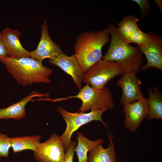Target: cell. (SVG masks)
<instances>
[{"label":"cell","mask_w":162,"mask_h":162,"mask_svg":"<svg viewBox=\"0 0 162 162\" xmlns=\"http://www.w3.org/2000/svg\"><path fill=\"white\" fill-rule=\"evenodd\" d=\"M107 28L111 37L110 43L107 52L102 56L103 59L115 62L123 74L140 72L144 59L140 49L128 43L113 24H110Z\"/></svg>","instance_id":"obj_1"},{"label":"cell","mask_w":162,"mask_h":162,"mask_svg":"<svg viewBox=\"0 0 162 162\" xmlns=\"http://www.w3.org/2000/svg\"><path fill=\"white\" fill-rule=\"evenodd\" d=\"M20 85L25 86L34 83H48L53 70L44 66L42 62L30 57L13 58L7 56L1 61Z\"/></svg>","instance_id":"obj_2"},{"label":"cell","mask_w":162,"mask_h":162,"mask_svg":"<svg viewBox=\"0 0 162 162\" xmlns=\"http://www.w3.org/2000/svg\"><path fill=\"white\" fill-rule=\"evenodd\" d=\"M110 35L107 28L100 31H85L77 36L74 44V55L83 72L102 59V48L110 41Z\"/></svg>","instance_id":"obj_3"},{"label":"cell","mask_w":162,"mask_h":162,"mask_svg":"<svg viewBox=\"0 0 162 162\" xmlns=\"http://www.w3.org/2000/svg\"><path fill=\"white\" fill-rule=\"evenodd\" d=\"M79 90L76 95L64 98H58L55 99V101H58L73 98L80 99L82 100V104L76 112H84L90 110L105 108L112 110L114 108V104L112 94L106 86L102 88L97 89L86 84Z\"/></svg>","instance_id":"obj_4"},{"label":"cell","mask_w":162,"mask_h":162,"mask_svg":"<svg viewBox=\"0 0 162 162\" xmlns=\"http://www.w3.org/2000/svg\"><path fill=\"white\" fill-rule=\"evenodd\" d=\"M56 109L67 124L64 132L60 136L65 152L70 144L72 134L82 125L93 121H98L101 122L106 128L108 127V124L104 122L102 118L103 113L108 110L107 108L92 110L88 113H71L60 106Z\"/></svg>","instance_id":"obj_5"},{"label":"cell","mask_w":162,"mask_h":162,"mask_svg":"<svg viewBox=\"0 0 162 162\" xmlns=\"http://www.w3.org/2000/svg\"><path fill=\"white\" fill-rule=\"evenodd\" d=\"M122 74L115 62L101 59L85 73L83 82L95 88H102L114 77Z\"/></svg>","instance_id":"obj_6"},{"label":"cell","mask_w":162,"mask_h":162,"mask_svg":"<svg viewBox=\"0 0 162 162\" xmlns=\"http://www.w3.org/2000/svg\"><path fill=\"white\" fill-rule=\"evenodd\" d=\"M65 152L60 136L54 134L46 141L40 142L34 156L38 162H63Z\"/></svg>","instance_id":"obj_7"},{"label":"cell","mask_w":162,"mask_h":162,"mask_svg":"<svg viewBox=\"0 0 162 162\" xmlns=\"http://www.w3.org/2000/svg\"><path fill=\"white\" fill-rule=\"evenodd\" d=\"M123 106L122 111L125 117L124 126L131 132H135L148 115L149 106L147 98L143 97L136 102Z\"/></svg>","instance_id":"obj_8"},{"label":"cell","mask_w":162,"mask_h":162,"mask_svg":"<svg viewBox=\"0 0 162 162\" xmlns=\"http://www.w3.org/2000/svg\"><path fill=\"white\" fill-rule=\"evenodd\" d=\"M41 29V35L38 46L35 50L30 52L31 58L42 62L45 58L53 59L63 52L61 46L50 38L46 20L44 21Z\"/></svg>","instance_id":"obj_9"},{"label":"cell","mask_w":162,"mask_h":162,"mask_svg":"<svg viewBox=\"0 0 162 162\" xmlns=\"http://www.w3.org/2000/svg\"><path fill=\"white\" fill-rule=\"evenodd\" d=\"M150 40L147 44L137 45L147 59V64L141 67L145 70L150 68H154L162 71V38L155 32L149 33Z\"/></svg>","instance_id":"obj_10"},{"label":"cell","mask_w":162,"mask_h":162,"mask_svg":"<svg viewBox=\"0 0 162 162\" xmlns=\"http://www.w3.org/2000/svg\"><path fill=\"white\" fill-rule=\"evenodd\" d=\"M136 74L133 72L124 73L116 82V85L122 89L120 103L123 105L144 97L140 86L141 82Z\"/></svg>","instance_id":"obj_11"},{"label":"cell","mask_w":162,"mask_h":162,"mask_svg":"<svg viewBox=\"0 0 162 162\" xmlns=\"http://www.w3.org/2000/svg\"><path fill=\"white\" fill-rule=\"evenodd\" d=\"M48 62L56 66L70 75L72 78L78 89L82 88L85 73L83 72L74 55L69 56L63 52Z\"/></svg>","instance_id":"obj_12"},{"label":"cell","mask_w":162,"mask_h":162,"mask_svg":"<svg viewBox=\"0 0 162 162\" xmlns=\"http://www.w3.org/2000/svg\"><path fill=\"white\" fill-rule=\"evenodd\" d=\"M1 32L8 56L13 58L30 57V52L21 44L19 38L21 33L18 29L5 28Z\"/></svg>","instance_id":"obj_13"},{"label":"cell","mask_w":162,"mask_h":162,"mask_svg":"<svg viewBox=\"0 0 162 162\" xmlns=\"http://www.w3.org/2000/svg\"><path fill=\"white\" fill-rule=\"evenodd\" d=\"M46 95L36 90L32 91L28 95L18 102L6 108L0 109V119L12 118L20 120L25 116V107L32 98Z\"/></svg>","instance_id":"obj_14"},{"label":"cell","mask_w":162,"mask_h":162,"mask_svg":"<svg viewBox=\"0 0 162 162\" xmlns=\"http://www.w3.org/2000/svg\"><path fill=\"white\" fill-rule=\"evenodd\" d=\"M107 136L109 142L108 147L104 148L101 144L95 146L89 151L87 162H116L113 141L114 135L112 133H109Z\"/></svg>","instance_id":"obj_15"},{"label":"cell","mask_w":162,"mask_h":162,"mask_svg":"<svg viewBox=\"0 0 162 162\" xmlns=\"http://www.w3.org/2000/svg\"><path fill=\"white\" fill-rule=\"evenodd\" d=\"M148 91L149 109L147 119H162V95L158 87L155 86L152 90L148 87Z\"/></svg>","instance_id":"obj_16"},{"label":"cell","mask_w":162,"mask_h":162,"mask_svg":"<svg viewBox=\"0 0 162 162\" xmlns=\"http://www.w3.org/2000/svg\"><path fill=\"white\" fill-rule=\"evenodd\" d=\"M41 136H16L10 138L11 147L13 152L17 153L29 149L35 152L40 143Z\"/></svg>","instance_id":"obj_17"},{"label":"cell","mask_w":162,"mask_h":162,"mask_svg":"<svg viewBox=\"0 0 162 162\" xmlns=\"http://www.w3.org/2000/svg\"><path fill=\"white\" fill-rule=\"evenodd\" d=\"M76 134L78 142L75 151L78 157V162H87L88 152L96 146L103 143L104 140L99 138L92 141L85 137L81 132H77Z\"/></svg>","instance_id":"obj_18"},{"label":"cell","mask_w":162,"mask_h":162,"mask_svg":"<svg viewBox=\"0 0 162 162\" xmlns=\"http://www.w3.org/2000/svg\"><path fill=\"white\" fill-rule=\"evenodd\" d=\"M139 19L135 15L124 17L117 24V28L120 35L125 40L127 39L140 28L137 24Z\"/></svg>","instance_id":"obj_19"},{"label":"cell","mask_w":162,"mask_h":162,"mask_svg":"<svg viewBox=\"0 0 162 162\" xmlns=\"http://www.w3.org/2000/svg\"><path fill=\"white\" fill-rule=\"evenodd\" d=\"M149 33L144 32L140 28L125 40L128 43H135L137 45L145 44L150 40Z\"/></svg>","instance_id":"obj_20"},{"label":"cell","mask_w":162,"mask_h":162,"mask_svg":"<svg viewBox=\"0 0 162 162\" xmlns=\"http://www.w3.org/2000/svg\"><path fill=\"white\" fill-rule=\"evenodd\" d=\"M11 147L10 138L0 132V157H8Z\"/></svg>","instance_id":"obj_21"},{"label":"cell","mask_w":162,"mask_h":162,"mask_svg":"<svg viewBox=\"0 0 162 162\" xmlns=\"http://www.w3.org/2000/svg\"><path fill=\"white\" fill-rule=\"evenodd\" d=\"M131 1L137 3L140 7L141 18H146L149 16L152 8L148 0H132Z\"/></svg>","instance_id":"obj_22"},{"label":"cell","mask_w":162,"mask_h":162,"mask_svg":"<svg viewBox=\"0 0 162 162\" xmlns=\"http://www.w3.org/2000/svg\"><path fill=\"white\" fill-rule=\"evenodd\" d=\"M77 143L75 140L71 141L70 144L66 151L63 162H73L74 152Z\"/></svg>","instance_id":"obj_23"},{"label":"cell","mask_w":162,"mask_h":162,"mask_svg":"<svg viewBox=\"0 0 162 162\" xmlns=\"http://www.w3.org/2000/svg\"><path fill=\"white\" fill-rule=\"evenodd\" d=\"M7 56V50L4 44L2 32H0V61Z\"/></svg>","instance_id":"obj_24"},{"label":"cell","mask_w":162,"mask_h":162,"mask_svg":"<svg viewBox=\"0 0 162 162\" xmlns=\"http://www.w3.org/2000/svg\"><path fill=\"white\" fill-rule=\"evenodd\" d=\"M154 2L158 6L159 11L162 12V1L161 0H154Z\"/></svg>","instance_id":"obj_25"}]
</instances>
